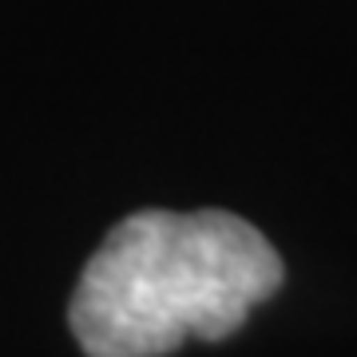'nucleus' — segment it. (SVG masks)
<instances>
[{"mask_svg":"<svg viewBox=\"0 0 357 357\" xmlns=\"http://www.w3.org/2000/svg\"><path fill=\"white\" fill-rule=\"evenodd\" d=\"M282 274L266 234L230 211H139L88 258L68 321L88 357H163L234 333Z\"/></svg>","mask_w":357,"mask_h":357,"instance_id":"nucleus-1","label":"nucleus"}]
</instances>
